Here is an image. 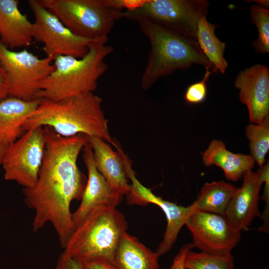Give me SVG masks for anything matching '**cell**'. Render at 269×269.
<instances>
[{"label": "cell", "instance_id": "1", "mask_svg": "<svg viewBox=\"0 0 269 269\" xmlns=\"http://www.w3.org/2000/svg\"><path fill=\"white\" fill-rule=\"evenodd\" d=\"M43 130L44 154L38 178L33 186L23 188L22 193L25 204L35 211L33 231L51 223L64 249L75 230L71 204L81 200L86 184L77 159L88 136L64 137L48 127Z\"/></svg>", "mask_w": 269, "mask_h": 269}, {"label": "cell", "instance_id": "2", "mask_svg": "<svg viewBox=\"0 0 269 269\" xmlns=\"http://www.w3.org/2000/svg\"><path fill=\"white\" fill-rule=\"evenodd\" d=\"M38 106L22 126L24 132L48 127L64 137L79 134L96 136L115 147L108 121L102 109V100L94 92H86L58 101L37 99Z\"/></svg>", "mask_w": 269, "mask_h": 269}, {"label": "cell", "instance_id": "3", "mask_svg": "<svg viewBox=\"0 0 269 269\" xmlns=\"http://www.w3.org/2000/svg\"><path fill=\"white\" fill-rule=\"evenodd\" d=\"M108 38L90 45L82 58L58 56L54 58L53 71L39 84L35 99L58 101L86 92H94L98 81L107 71L106 58L113 51L107 45Z\"/></svg>", "mask_w": 269, "mask_h": 269}, {"label": "cell", "instance_id": "4", "mask_svg": "<svg viewBox=\"0 0 269 269\" xmlns=\"http://www.w3.org/2000/svg\"><path fill=\"white\" fill-rule=\"evenodd\" d=\"M150 43L147 63L141 79L143 90L160 77L176 70L188 69L198 64L215 73L214 67L201 50L197 40L147 20L137 21Z\"/></svg>", "mask_w": 269, "mask_h": 269}, {"label": "cell", "instance_id": "5", "mask_svg": "<svg viewBox=\"0 0 269 269\" xmlns=\"http://www.w3.org/2000/svg\"><path fill=\"white\" fill-rule=\"evenodd\" d=\"M127 228L124 215L115 207L96 208L75 227L63 252L81 263L103 260L113 264Z\"/></svg>", "mask_w": 269, "mask_h": 269}, {"label": "cell", "instance_id": "6", "mask_svg": "<svg viewBox=\"0 0 269 269\" xmlns=\"http://www.w3.org/2000/svg\"><path fill=\"white\" fill-rule=\"evenodd\" d=\"M75 35L91 39L108 38L123 11L107 6L104 0H39Z\"/></svg>", "mask_w": 269, "mask_h": 269}, {"label": "cell", "instance_id": "7", "mask_svg": "<svg viewBox=\"0 0 269 269\" xmlns=\"http://www.w3.org/2000/svg\"><path fill=\"white\" fill-rule=\"evenodd\" d=\"M209 6L206 0H146L124 12L130 20H147L197 40V22L207 15Z\"/></svg>", "mask_w": 269, "mask_h": 269}, {"label": "cell", "instance_id": "8", "mask_svg": "<svg viewBox=\"0 0 269 269\" xmlns=\"http://www.w3.org/2000/svg\"><path fill=\"white\" fill-rule=\"evenodd\" d=\"M54 58H40L24 49L15 51L0 40V62L8 84V97L30 101L35 99L41 81L50 74Z\"/></svg>", "mask_w": 269, "mask_h": 269}, {"label": "cell", "instance_id": "9", "mask_svg": "<svg viewBox=\"0 0 269 269\" xmlns=\"http://www.w3.org/2000/svg\"><path fill=\"white\" fill-rule=\"evenodd\" d=\"M28 3L35 17L33 39L43 44V50L47 56L54 58L58 56H71L81 58L87 54L91 43L97 40L74 34L39 0H29Z\"/></svg>", "mask_w": 269, "mask_h": 269}, {"label": "cell", "instance_id": "10", "mask_svg": "<svg viewBox=\"0 0 269 269\" xmlns=\"http://www.w3.org/2000/svg\"><path fill=\"white\" fill-rule=\"evenodd\" d=\"M43 127L25 132L8 145L1 165L4 179L23 188L33 186L38 178L44 154Z\"/></svg>", "mask_w": 269, "mask_h": 269}, {"label": "cell", "instance_id": "11", "mask_svg": "<svg viewBox=\"0 0 269 269\" xmlns=\"http://www.w3.org/2000/svg\"><path fill=\"white\" fill-rule=\"evenodd\" d=\"M185 225L192 235L194 247L203 253L231 254L240 241L241 232L222 215L194 210Z\"/></svg>", "mask_w": 269, "mask_h": 269}, {"label": "cell", "instance_id": "12", "mask_svg": "<svg viewBox=\"0 0 269 269\" xmlns=\"http://www.w3.org/2000/svg\"><path fill=\"white\" fill-rule=\"evenodd\" d=\"M129 179L131 181L128 200L131 204H155L160 207L167 219V226L163 238L156 251L159 256L168 252L175 243L181 228L185 225L191 213L195 210L191 204L184 207L165 200L156 196L151 190L142 185L136 178L131 165L126 169Z\"/></svg>", "mask_w": 269, "mask_h": 269}, {"label": "cell", "instance_id": "13", "mask_svg": "<svg viewBox=\"0 0 269 269\" xmlns=\"http://www.w3.org/2000/svg\"><path fill=\"white\" fill-rule=\"evenodd\" d=\"M84 162L88 171V178L81 198V203L72 213L75 227L93 209L99 207H115L123 196L115 191L97 169L93 151L89 141L83 149Z\"/></svg>", "mask_w": 269, "mask_h": 269}, {"label": "cell", "instance_id": "14", "mask_svg": "<svg viewBox=\"0 0 269 269\" xmlns=\"http://www.w3.org/2000/svg\"><path fill=\"white\" fill-rule=\"evenodd\" d=\"M241 102L248 108L250 121L261 123L269 112V69L256 64L241 71L235 81Z\"/></svg>", "mask_w": 269, "mask_h": 269}, {"label": "cell", "instance_id": "15", "mask_svg": "<svg viewBox=\"0 0 269 269\" xmlns=\"http://www.w3.org/2000/svg\"><path fill=\"white\" fill-rule=\"evenodd\" d=\"M243 183L230 201L224 216L239 231H246L254 219L260 216V191L264 183L261 173L252 170L243 175Z\"/></svg>", "mask_w": 269, "mask_h": 269}, {"label": "cell", "instance_id": "16", "mask_svg": "<svg viewBox=\"0 0 269 269\" xmlns=\"http://www.w3.org/2000/svg\"><path fill=\"white\" fill-rule=\"evenodd\" d=\"M92 148L96 167L112 188L121 195L130 190L122 150L117 144L114 151L104 139L88 136Z\"/></svg>", "mask_w": 269, "mask_h": 269}, {"label": "cell", "instance_id": "17", "mask_svg": "<svg viewBox=\"0 0 269 269\" xmlns=\"http://www.w3.org/2000/svg\"><path fill=\"white\" fill-rule=\"evenodd\" d=\"M18 0H0V40L8 49L28 47L33 39V23L20 11Z\"/></svg>", "mask_w": 269, "mask_h": 269}, {"label": "cell", "instance_id": "18", "mask_svg": "<svg viewBox=\"0 0 269 269\" xmlns=\"http://www.w3.org/2000/svg\"><path fill=\"white\" fill-rule=\"evenodd\" d=\"M39 101L7 97L0 102V143L9 145L24 133L22 126L36 110Z\"/></svg>", "mask_w": 269, "mask_h": 269}, {"label": "cell", "instance_id": "19", "mask_svg": "<svg viewBox=\"0 0 269 269\" xmlns=\"http://www.w3.org/2000/svg\"><path fill=\"white\" fill-rule=\"evenodd\" d=\"M206 166L215 165L224 171L227 179L237 181L253 169L255 161L250 155L234 153L228 150L224 142L214 139L202 154Z\"/></svg>", "mask_w": 269, "mask_h": 269}, {"label": "cell", "instance_id": "20", "mask_svg": "<svg viewBox=\"0 0 269 269\" xmlns=\"http://www.w3.org/2000/svg\"><path fill=\"white\" fill-rule=\"evenodd\" d=\"M159 257L126 232L116 249L113 264L118 269H158Z\"/></svg>", "mask_w": 269, "mask_h": 269}, {"label": "cell", "instance_id": "21", "mask_svg": "<svg viewBox=\"0 0 269 269\" xmlns=\"http://www.w3.org/2000/svg\"><path fill=\"white\" fill-rule=\"evenodd\" d=\"M237 189L232 184L222 180L206 183L192 205L196 210L224 216Z\"/></svg>", "mask_w": 269, "mask_h": 269}, {"label": "cell", "instance_id": "22", "mask_svg": "<svg viewBox=\"0 0 269 269\" xmlns=\"http://www.w3.org/2000/svg\"><path fill=\"white\" fill-rule=\"evenodd\" d=\"M216 25L209 22L206 16L197 22V41L202 52L213 65L215 73L224 74L228 63L224 57L226 44L215 34Z\"/></svg>", "mask_w": 269, "mask_h": 269}, {"label": "cell", "instance_id": "23", "mask_svg": "<svg viewBox=\"0 0 269 269\" xmlns=\"http://www.w3.org/2000/svg\"><path fill=\"white\" fill-rule=\"evenodd\" d=\"M246 134L249 140L251 156L261 167L265 164L269 150V116L260 124L249 125Z\"/></svg>", "mask_w": 269, "mask_h": 269}, {"label": "cell", "instance_id": "24", "mask_svg": "<svg viewBox=\"0 0 269 269\" xmlns=\"http://www.w3.org/2000/svg\"><path fill=\"white\" fill-rule=\"evenodd\" d=\"M187 269H234V259L231 254L218 255L189 250L184 260Z\"/></svg>", "mask_w": 269, "mask_h": 269}, {"label": "cell", "instance_id": "25", "mask_svg": "<svg viewBox=\"0 0 269 269\" xmlns=\"http://www.w3.org/2000/svg\"><path fill=\"white\" fill-rule=\"evenodd\" d=\"M252 22L257 27L258 39L252 43L257 53H269V10L252 4L250 7Z\"/></svg>", "mask_w": 269, "mask_h": 269}, {"label": "cell", "instance_id": "26", "mask_svg": "<svg viewBox=\"0 0 269 269\" xmlns=\"http://www.w3.org/2000/svg\"><path fill=\"white\" fill-rule=\"evenodd\" d=\"M212 74V71L206 70L201 81L188 87L184 95L185 99L187 103L198 104L204 101L207 95V82Z\"/></svg>", "mask_w": 269, "mask_h": 269}, {"label": "cell", "instance_id": "27", "mask_svg": "<svg viewBox=\"0 0 269 269\" xmlns=\"http://www.w3.org/2000/svg\"><path fill=\"white\" fill-rule=\"evenodd\" d=\"M262 175L265 186L264 188V193L262 199L265 201L266 206L263 211V214L261 215L264 224L261 227L263 230L269 229V165L268 162L258 169Z\"/></svg>", "mask_w": 269, "mask_h": 269}, {"label": "cell", "instance_id": "28", "mask_svg": "<svg viewBox=\"0 0 269 269\" xmlns=\"http://www.w3.org/2000/svg\"><path fill=\"white\" fill-rule=\"evenodd\" d=\"M146 0H104L109 7L118 10H132L142 6Z\"/></svg>", "mask_w": 269, "mask_h": 269}, {"label": "cell", "instance_id": "29", "mask_svg": "<svg viewBox=\"0 0 269 269\" xmlns=\"http://www.w3.org/2000/svg\"><path fill=\"white\" fill-rule=\"evenodd\" d=\"M56 269H83V268L81 263L63 252L58 258Z\"/></svg>", "mask_w": 269, "mask_h": 269}, {"label": "cell", "instance_id": "30", "mask_svg": "<svg viewBox=\"0 0 269 269\" xmlns=\"http://www.w3.org/2000/svg\"><path fill=\"white\" fill-rule=\"evenodd\" d=\"M192 243H188L181 247L175 257L170 269H187L184 266V260L187 253L194 248Z\"/></svg>", "mask_w": 269, "mask_h": 269}, {"label": "cell", "instance_id": "31", "mask_svg": "<svg viewBox=\"0 0 269 269\" xmlns=\"http://www.w3.org/2000/svg\"><path fill=\"white\" fill-rule=\"evenodd\" d=\"M81 264L83 269H118L114 264L103 260H91Z\"/></svg>", "mask_w": 269, "mask_h": 269}, {"label": "cell", "instance_id": "32", "mask_svg": "<svg viewBox=\"0 0 269 269\" xmlns=\"http://www.w3.org/2000/svg\"><path fill=\"white\" fill-rule=\"evenodd\" d=\"M8 97V84L5 73L0 62V102Z\"/></svg>", "mask_w": 269, "mask_h": 269}, {"label": "cell", "instance_id": "33", "mask_svg": "<svg viewBox=\"0 0 269 269\" xmlns=\"http://www.w3.org/2000/svg\"><path fill=\"white\" fill-rule=\"evenodd\" d=\"M8 145L0 143V165H1Z\"/></svg>", "mask_w": 269, "mask_h": 269}, {"label": "cell", "instance_id": "34", "mask_svg": "<svg viewBox=\"0 0 269 269\" xmlns=\"http://www.w3.org/2000/svg\"><path fill=\"white\" fill-rule=\"evenodd\" d=\"M251 1H254L257 3V5L265 8H267L269 6V1L268 0H251Z\"/></svg>", "mask_w": 269, "mask_h": 269}]
</instances>
